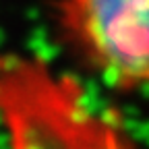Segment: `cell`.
<instances>
[{
  "instance_id": "cell-2",
  "label": "cell",
  "mask_w": 149,
  "mask_h": 149,
  "mask_svg": "<svg viewBox=\"0 0 149 149\" xmlns=\"http://www.w3.org/2000/svg\"><path fill=\"white\" fill-rule=\"evenodd\" d=\"M62 46L116 91L149 87V0H56Z\"/></svg>"
},
{
  "instance_id": "cell-1",
  "label": "cell",
  "mask_w": 149,
  "mask_h": 149,
  "mask_svg": "<svg viewBox=\"0 0 149 149\" xmlns=\"http://www.w3.org/2000/svg\"><path fill=\"white\" fill-rule=\"evenodd\" d=\"M0 126L8 149H143L114 110L40 54H0Z\"/></svg>"
}]
</instances>
